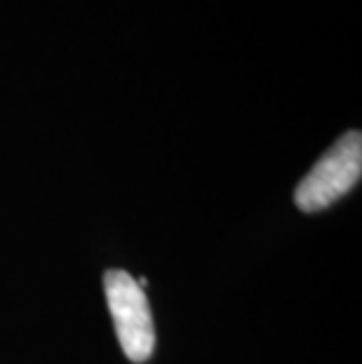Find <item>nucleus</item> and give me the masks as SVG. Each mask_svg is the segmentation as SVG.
I'll use <instances>...</instances> for the list:
<instances>
[{
	"mask_svg": "<svg viewBox=\"0 0 362 364\" xmlns=\"http://www.w3.org/2000/svg\"><path fill=\"white\" fill-rule=\"evenodd\" d=\"M104 291L122 353L134 364H144L156 348V329L144 289L127 270L111 268L104 273Z\"/></svg>",
	"mask_w": 362,
	"mask_h": 364,
	"instance_id": "1",
	"label": "nucleus"
},
{
	"mask_svg": "<svg viewBox=\"0 0 362 364\" xmlns=\"http://www.w3.org/2000/svg\"><path fill=\"white\" fill-rule=\"evenodd\" d=\"M362 174V134L346 132L304 176L294 191V205L302 212H320L360 181Z\"/></svg>",
	"mask_w": 362,
	"mask_h": 364,
	"instance_id": "2",
	"label": "nucleus"
},
{
	"mask_svg": "<svg viewBox=\"0 0 362 364\" xmlns=\"http://www.w3.org/2000/svg\"><path fill=\"white\" fill-rule=\"evenodd\" d=\"M137 284H139L142 289H144V287H149V277H139V280H137Z\"/></svg>",
	"mask_w": 362,
	"mask_h": 364,
	"instance_id": "3",
	"label": "nucleus"
}]
</instances>
